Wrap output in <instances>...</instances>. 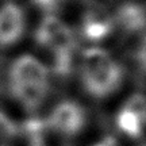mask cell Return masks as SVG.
Listing matches in <instances>:
<instances>
[{
	"instance_id": "8fae6325",
	"label": "cell",
	"mask_w": 146,
	"mask_h": 146,
	"mask_svg": "<svg viewBox=\"0 0 146 146\" xmlns=\"http://www.w3.org/2000/svg\"><path fill=\"white\" fill-rule=\"evenodd\" d=\"M137 61L139 66L146 72V35L142 36L141 42L137 47Z\"/></svg>"
},
{
	"instance_id": "5b68a950",
	"label": "cell",
	"mask_w": 146,
	"mask_h": 146,
	"mask_svg": "<svg viewBox=\"0 0 146 146\" xmlns=\"http://www.w3.org/2000/svg\"><path fill=\"white\" fill-rule=\"evenodd\" d=\"M116 126L129 138H141L146 131V98L134 94L116 112Z\"/></svg>"
},
{
	"instance_id": "ba28073f",
	"label": "cell",
	"mask_w": 146,
	"mask_h": 146,
	"mask_svg": "<svg viewBox=\"0 0 146 146\" xmlns=\"http://www.w3.org/2000/svg\"><path fill=\"white\" fill-rule=\"evenodd\" d=\"M115 27L126 34H138L146 30V10L141 4L126 1L114 14Z\"/></svg>"
},
{
	"instance_id": "30bf717a",
	"label": "cell",
	"mask_w": 146,
	"mask_h": 146,
	"mask_svg": "<svg viewBox=\"0 0 146 146\" xmlns=\"http://www.w3.org/2000/svg\"><path fill=\"white\" fill-rule=\"evenodd\" d=\"M33 3L39 8V10L45 11L49 15H53L56 11L61 7L62 4V0H33Z\"/></svg>"
},
{
	"instance_id": "7a4b0ae2",
	"label": "cell",
	"mask_w": 146,
	"mask_h": 146,
	"mask_svg": "<svg viewBox=\"0 0 146 146\" xmlns=\"http://www.w3.org/2000/svg\"><path fill=\"white\" fill-rule=\"evenodd\" d=\"M12 96L25 108H38L50 88L49 69L33 56H22L12 62L8 74Z\"/></svg>"
},
{
	"instance_id": "3957f363",
	"label": "cell",
	"mask_w": 146,
	"mask_h": 146,
	"mask_svg": "<svg viewBox=\"0 0 146 146\" xmlns=\"http://www.w3.org/2000/svg\"><path fill=\"white\" fill-rule=\"evenodd\" d=\"M35 41L50 54L53 72L58 76H68L76 49V38L72 29L54 15H49L36 29Z\"/></svg>"
},
{
	"instance_id": "7c38bea8",
	"label": "cell",
	"mask_w": 146,
	"mask_h": 146,
	"mask_svg": "<svg viewBox=\"0 0 146 146\" xmlns=\"http://www.w3.org/2000/svg\"><path fill=\"white\" fill-rule=\"evenodd\" d=\"M92 146H119V145H118V142L115 141L114 138H102L100 141H98Z\"/></svg>"
},
{
	"instance_id": "52a82bcc",
	"label": "cell",
	"mask_w": 146,
	"mask_h": 146,
	"mask_svg": "<svg viewBox=\"0 0 146 146\" xmlns=\"http://www.w3.org/2000/svg\"><path fill=\"white\" fill-rule=\"evenodd\" d=\"M26 29V15L15 3L0 7V47H10L19 42Z\"/></svg>"
},
{
	"instance_id": "6da1fadb",
	"label": "cell",
	"mask_w": 146,
	"mask_h": 146,
	"mask_svg": "<svg viewBox=\"0 0 146 146\" xmlns=\"http://www.w3.org/2000/svg\"><path fill=\"white\" fill-rule=\"evenodd\" d=\"M80 78L87 94L96 99H106L120 88L123 70L107 50L94 46L81 56Z\"/></svg>"
},
{
	"instance_id": "8992f818",
	"label": "cell",
	"mask_w": 146,
	"mask_h": 146,
	"mask_svg": "<svg viewBox=\"0 0 146 146\" xmlns=\"http://www.w3.org/2000/svg\"><path fill=\"white\" fill-rule=\"evenodd\" d=\"M115 29L114 14L104 5L94 4L84 12L80 25V34L88 42H100L106 39Z\"/></svg>"
},
{
	"instance_id": "277c9868",
	"label": "cell",
	"mask_w": 146,
	"mask_h": 146,
	"mask_svg": "<svg viewBox=\"0 0 146 146\" xmlns=\"http://www.w3.org/2000/svg\"><path fill=\"white\" fill-rule=\"evenodd\" d=\"M87 122L85 111L77 102L64 100L50 111L46 120L47 129L60 135H77Z\"/></svg>"
},
{
	"instance_id": "9c48e42d",
	"label": "cell",
	"mask_w": 146,
	"mask_h": 146,
	"mask_svg": "<svg viewBox=\"0 0 146 146\" xmlns=\"http://www.w3.org/2000/svg\"><path fill=\"white\" fill-rule=\"evenodd\" d=\"M18 135V126L4 112L0 111V146H10Z\"/></svg>"
}]
</instances>
